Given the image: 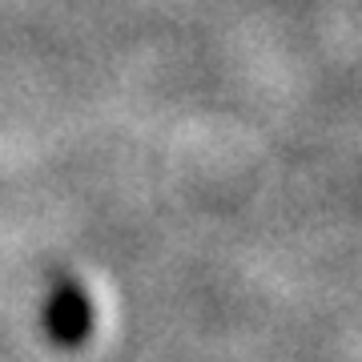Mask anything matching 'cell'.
<instances>
[{
	"label": "cell",
	"mask_w": 362,
	"mask_h": 362,
	"mask_svg": "<svg viewBox=\"0 0 362 362\" xmlns=\"http://www.w3.org/2000/svg\"><path fill=\"white\" fill-rule=\"evenodd\" d=\"M45 326H49V334L57 346H81L93 330V310H89L85 290L73 282L57 286V294L45 306Z\"/></svg>",
	"instance_id": "6da1fadb"
}]
</instances>
